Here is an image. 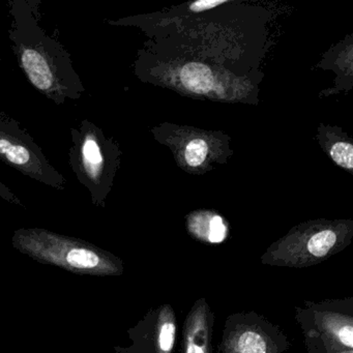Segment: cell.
Wrapping results in <instances>:
<instances>
[{
  "label": "cell",
  "instance_id": "1",
  "mask_svg": "<svg viewBox=\"0 0 353 353\" xmlns=\"http://www.w3.org/2000/svg\"><path fill=\"white\" fill-rule=\"evenodd\" d=\"M41 0H11L9 38L18 65L30 83L57 105L77 101L86 88L71 55L41 26Z\"/></svg>",
  "mask_w": 353,
  "mask_h": 353
},
{
  "label": "cell",
  "instance_id": "2",
  "mask_svg": "<svg viewBox=\"0 0 353 353\" xmlns=\"http://www.w3.org/2000/svg\"><path fill=\"white\" fill-rule=\"evenodd\" d=\"M69 164L76 179L88 190L92 203L104 206L119 164L117 144L88 119L71 129Z\"/></svg>",
  "mask_w": 353,
  "mask_h": 353
},
{
  "label": "cell",
  "instance_id": "3",
  "mask_svg": "<svg viewBox=\"0 0 353 353\" xmlns=\"http://www.w3.org/2000/svg\"><path fill=\"white\" fill-rule=\"evenodd\" d=\"M309 353H353V299L307 303L296 312Z\"/></svg>",
  "mask_w": 353,
  "mask_h": 353
},
{
  "label": "cell",
  "instance_id": "4",
  "mask_svg": "<svg viewBox=\"0 0 353 353\" xmlns=\"http://www.w3.org/2000/svg\"><path fill=\"white\" fill-rule=\"evenodd\" d=\"M0 162L57 191L67 189V179L49 162L36 140L5 113H0Z\"/></svg>",
  "mask_w": 353,
  "mask_h": 353
},
{
  "label": "cell",
  "instance_id": "5",
  "mask_svg": "<svg viewBox=\"0 0 353 353\" xmlns=\"http://www.w3.org/2000/svg\"><path fill=\"white\" fill-rule=\"evenodd\" d=\"M348 232L332 227L299 231L270 245L261 257L265 265L307 268L321 263L349 243Z\"/></svg>",
  "mask_w": 353,
  "mask_h": 353
},
{
  "label": "cell",
  "instance_id": "6",
  "mask_svg": "<svg viewBox=\"0 0 353 353\" xmlns=\"http://www.w3.org/2000/svg\"><path fill=\"white\" fill-rule=\"evenodd\" d=\"M288 339L279 326L255 312L227 318L218 353H289Z\"/></svg>",
  "mask_w": 353,
  "mask_h": 353
},
{
  "label": "cell",
  "instance_id": "7",
  "mask_svg": "<svg viewBox=\"0 0 353 353\" xmlns=\"http://www.w3.org/2000/svg\"><path fill=\"white\" fill-rule=\"evenodd\" d=\"M15 241L26 251L42 257H61V263L75 270H101L111 274L119 268L111 261H104L101 256L82 243L40 229L17 231Z\"/></svg>",
  "mask_w": 353,
  "mask_h": 353
},
{
  "label": "cell",
  "instance_id": "8",
  "mask_svg": "<svg viewBox=\"0 0 353 353\" xmlns=\"http://www.w3.org/2000/svg\"><path fill=\"white\" fill-rule=\"evenodd\" d=\"M214 321L206 299L195 301L183 323V353H212Z\"/></svg>",
  "mask_w": 353,
  "mask_h": 353
},
{
  "label": "cell",
  "instance_id": "9",
  "mask_svg": "<svg viewBox=\"0 0 353 353\" xmlns=\"http://www.w3.org/2000/svg\"><path fill=\"white\" fill-rule=\"evenodd\" d=\"M176 316L170 305L160 307L157 317L156 353H172L176 339Z\"/></svg>",
  "mask_w": 353,
  "mask_h": 353
},
{
  "label": "cell",
  "instance_id": "10",
  "mask_svg": "<svg viewBox=\"0 0 353 353\" xmlns=\"http://www.w3.org/2000/svg\"><path fill=\"white\" fill-rule=\"evenodd\" d=\"M190 230L200 241L210 243H221L226 239L228 228L222 216L194 218L190 223Z\"/></svg>",
  "mask_w": 353,
  "mask_h": 353
},
{
  "label": "cell",
  "instance_id": "11",
  "mask_svg": "<svg viewBox=\"0 0 353 353\" xmlns=\"http://www.w3.org/2000/svg\"><path fill=\"white\" fill-rule=\"evenodd\" d=\"M181 80L188 90L196 94H206L214 85V76L210 68L202 63H190L183 68Z\"/></svg>",
  "mask_w": 353,
  "mask_h": 353
},
{
  "label": "cell",
  "instance_id": "12",
  "mask_svg": "<svg viewBox=\"0 0 353 353\" xmlns=\"http://www.w3.org/2000/svg\"><path fill=\"white\" fill-rule=\"evenodd\" d=\"M208 144L204 140L194 139L185 148V162L191 167H198L203 164L208 156Z\"/></svg>",
  "mask_w": 353,
  "mask_h": 353
},
{
  "label": "cell",
  "instance_id": "13",
  "mask_svg": "<svg viewBox=\"0 0 353 353\" xmlns=\"http://www.w3.org/2000/svg\"><path fill=\"white\" fill-rule=\"evenodd\" d=\"M330 157L339 166L343 168L352 169L353 167V146L346 142H339L334 144L330 150Z\"/></svg>",
  "mask_w": 353,
  "mask_h": 353
},
{
  "label": "cell",
  "instance_id": "14",
  "mask_svg": "<svg viewBox=\"0 0 353 353\" xmlns=\"http://www.w3.org/2000/svg\"><path fill=\"white\" fill-rule=\"evenodd\" d=\"M228 3L227 0H200L190 6V11L194 13H200V12L208 11L210 9L219 7V6L225 5Z\"/></svg>",
  "mask_w": 353,
  "mask_h": 353
},
{
  "label": "cell",
  "instance_id": "15",
  "mask_svg": "<svg viewBox=\"0 0 353 353\" xmlns=\"http://www.w3.org/2000/svg\"><path fill=\"white\" fill-rule=\"evenodd\" d=\"M0 198H3L6 201L10 202V203L15 204V205L21 206V208H26L24 203H22L21 199L10 189L9 187L5 185L3 181H0Z\"/></svg>",
  "mask_w": 353,
  "mask_h": 353
}]
</instances>
